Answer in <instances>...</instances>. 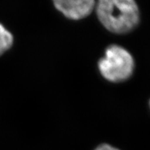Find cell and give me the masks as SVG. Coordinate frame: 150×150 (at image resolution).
I'll return each instance as SVG.
<instances>
[{"label": "cell", "mask_w": 150, "mask_h": 150, "mask_svg": "<svg viewBox=\"0 0 150 150\" xmlns=\"http://www.w3.org/2000/svg\"><path fill=\"white\" fill-rule=\"evenodd\" d=\"M95 11L103 27L115 34L131 32L140 22L139 7L134 0H100Z\"/></svg>", "instance_id": "1"}, {"label": "cell", "mask_w": 150, "mask_h": 150, "mask_svg": "<svg viewBox=\"0 0 150 150\" xmlns=\"http://www.w3.org/2000/svg\"><path fill=\"white\" fill-rule=\"evenodd\" d=\"M102 76L111 83H121L132 76L135 68L134 57L127 49L116 44L108 46L97 63Z\"/></svg>", "instance_id": "2"}, {"label": "cell", "mask_w": 150, "mask_h": 150, "mask_svg": "<svg viewBox=\"0 0 150 150\" xmlns=\"http://www.w3.org/2000/svg\"><path fill=\"white\" fill-rule=\"evenodd\" d=\"M54 5L67 18L79 20L95 10L96 2L93 0H55Z\"/></svg>", "instance_id": "3"}, {"label": "cell", "mask_w": 150, "mask_h": 150, "mask_svg": "<svg viewBox=\"0 0 150 150\" xmlns=\"http://www.w3.org/2000/svg\"><path fill=\"white\" fill-rule=\"evenodd\" d=\"M13 43V36L0 23V56L8 50Z\"/></svg>", "instance_id": "4"}, {"label": "cell", "mask_w": 150, "mask_h": 150, "mask_svg": "<svg viewBox=\"0 0 150 150\" xmlns=\"http://www.w3.org/2000/svg\"><path fill=\"white\" fill-rule=\"evenodd\" d=\"M94 150H120V149L115 147H113V146L109 145V144L104 143V144H101V145L97 146V147Z\"/></svg>", "instance_id": "5"}, {"label": "cell", "mask_w": 150, "mask_h": 150, "mask_svg": "<svg viewBox=\"0 0 150 150\" xmlns=\"http://www.w3.org/2000/svg\"><path fill=\"white\" fill-rule=\"evenodd\" d=\"M149 106H150V99H149Z\"/></svg>", "instance_id": "6"}]
</instances>
